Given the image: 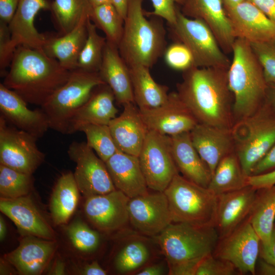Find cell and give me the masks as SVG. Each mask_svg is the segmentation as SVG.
Returning <instances> with one entry per match:
<instances>
[{
	"label": "cell",
	"instance_id": "cell-48",
	"mask_svg": "<svg viewBox=\"0 0 275 275\" xmlns=\"http://www.w3.org/2000/svg\"><path fill=\"white\" fill-rule=\"evenodd\" d=\"M274 170H275V145L256 165L251 175H259Z\"/></svg>",
	"mask_w": 275,
	"mask_h": 275
},
{
	"label": "cell",
	"instance_id": "cell-55",
	"mask_svg": "<svg viewBox=\"0 0 275 275\" xmlns=\"http://www.w3.org/2000/svg\"><path fill=\"white\" fill-rule=\"evenodd\" d=\"M111 4L117 10L118 12L125 19L128 9L129 0H111Z\"/></svg>",
	"mask_w": 275,
	"mask_h": 275
},
{
	"label": "cell",
	"instance_id": "cell-11",
	"mask_svg": "<svg viewBox=\"0 0 275 275\" xmlns=\"http://www.w3.org/2000/svg\"><path fill=\"white\" fill-rule=\"evenodd\" d=\"M37 140L0 116V164L32 175L45 159L44 153L37 146Z\"/></svg>",
	"mask_w": 275,
	"mask_h": 275
},
{
	"label": "cell",
	"instance_id": "cell-58",
	"mask_svg": "<svg viewBox=\"0 0 275 275\" xmlns=\"http://www.w3.org/2000/svg\"><path fill=\"white\" fill-rule=\"evenodd\" d=\"M7 228L5 221L2 216H0V240L3 241L6 237Z\"/></svg>",
	"mask_w": 275,
	"mask_h": 275
},
{
	"label": "cell",
	"instance_id": "cell-52",
	"mask_svg": "<svg viewBox=\"0 0 275 275\" xmlns=\"http://www.w3.org/2000/svg\"><path fill=\"white\" fill-rule=\"evenodd\" d=\"M259 8L275 23V0H248Z\"/></svg>",
	"mask_w": 275,
	"mask_h": 275
},
{
	"label": "cell",
	"instance_id": "cell-24",
	"mask_svg": "<svg viewBox=\"0 0 275 275\" xmlns=\"http://www.w3.org/2000/svg\"><path fill=\"white\" fill-rule=\"evenodd\" d=\"M189 134L194 146L211 175L221 159L234 151L232 128L198 123Z\"/></svg>",
	"mask_w": 275,
	"mask_h": 275
},
{
	"label": "cell",
	"instance_id": "cell-33",
	"mask_svg": "<svg viewBox=\"0 0 275 275\" xmlns=\"http://www.w3.org/2000/svg\"><path fill=\"white\" fill-rule=\"evenodd\" d=\"M248 219L260 239V246L267 247L275 219V184L257 189Z\"/></svg>",
	"mask_w": 275,
	"mask_h": 275
},
{
	"label": "cell",
	"instance_id": "cell-34",
	"mask_svg": "<svg viewBox=\"0 0 275 275\" xmlns=\"http://www.w3.org/2000/svg\"><path fill=\"white\" fill-rule=\"evenodd\" d=\"M79 192L73 173L67 172L59 177L53 189L49 203L54 224L60 225L67 223L76 208Z\"/></svg>",
	"mask_w": 275,
	"mask_h": 275
},
{
	"label": "cell",
	"instance_id": "cell-43",
	"mask_svg": "<svg viewBox=\"0 0 275 275\" xmlns=\"http://www.w3.org/2000/svg\"><path fill=\"white\" fill-rule=\"evenodd\" d=\"M163 55L166 64L174 70L183 72L196 67L190 51L180 42L174 41L167 46Z\"/></svg>",
	"mask_w": 275,
	"mask_h": 275
},
{
	"label": "cell",
	"instance_id": "cell-42",
	"mask_svg": "<svg viewBox=\"0 0 275 275\" xmlns=\"http://www.w3.org/2000/svg\"><path fill=\"white\" fill-rule=\"evenodd\" d=\"M250 44L262 67L267 86L275 85V39Z\"/></svg>",
	"mask_w": 275,
	"mask_h": 275
},
{
	"label": "cell",
	"instance_id": "cell-53",
	"mask_svg": "<svg viewBox=\"0 0 275 275\" xmlns=\"http://www.w3.org/2000/svg\"><path fill=\"white\" fill-rule=\"evenodd\" d=\"M81 274L85 275H105L107 271L104 269L97 261L87 264L82 269Z\"/></svg>",
	"mask_w": 275,
	"mask_h": 275
},
{
	"label": "cell",
	"instance_id": "cell-59",
	"mask_svg": "<svg viewBox=\"0 0 275 275\" xmlns=\"http://www.w3.org/2000/svg\"><path fill=\"white\" fill-rule=\"evenodd\" d=\"M89 1L93 8L102 5L111 4V0H89Z\"/></svg>",
	"mask_w": 275,
	"mask_h": 275
},
{
	"label": "cell",
	"instance_id": "cell-15",
	"mask_svg": "<svg viewBox=\"0 0 275 275\" xmlns=\"http://www.w3.org/2000/svg\"><path fill=\"white\" fill-rule=\"evenodd\" d=\"M128 210L132 229L150 237L158 235L173 222L164 192L148 191L130 198Z\"/></svg>",
	"mask_w": 275,
	"mask_h": 275
},
{
	"label": "cell",
	"instance_id": "cell-2",
	"mask_svg": "<svg viewBox=\"0 0 275 275\" xmlns=\"http://www.w3.org/2000/svg\"><path fill=\"white\" fill-rule=\"evenodd\" d=\"M3 84L28 103L40 107L68 79L71 71L42 50L18 46Z\"/></svg>",
	"mask_w": 275,
	"mask_h": 275
},
{
	"label": "cell",
	"instance_id": "cell-8",
	"mask_svg": "<svg viewBox=\"0 0 275 275\" xmlns=\"http://www.w3.org/2000/svg\"><path fill=\"white\" fill-rule=\"evenodd\" d=\"M104 84L98 72L79 68L71 70L67 81L41 106L49 128L68 134L74 114L89 99L94 88Z\"/></svg>",
	"mask_w": 275,
	"mask_h": 275
},
{
	"label": "cell",
	"instance_id": "cell-7",
	"mask_svg": "<svg viewBox=\"0 0 275 275\" xmlns=\"http://www.w3.org/2000/svg\"><path fill=\"white\" fill-rule=\"evenodd\" d=\"M173 222L215 227L217 196L179 173L163 191Z\"/></svg>",
	"mask_w": 275,
	"mask_h": 275
},
{
	"label": "cell",
	"instance_id": "cell-18",
	"mask_svg": "<svg viewBox=\"0 0 275 275\" xmlns=\"http://www.w3.org/2000/svg\"><path fill=\"white\" fill-rule=\"evenodd\" d=\"M235 38L250 43L275 39V23L248 0L232 6H224Z\"/></svg>",
	"mask_w": 275,
	"mask_h": 275
},
{
	"label": "cell",
	"instance_id": "cell-38",
	"mask_svg": "<svg viewBox=\"0 0 275 275\" xmlns=\"http://www.w3.org/2000/svg\"><path fill=\"white\" fill-rule=\"evenodd\" d=\"M90 18L97 28L104 33L107 41L118 47L124 20L113 5L106 4L94 8Z\"/></svg>",
	"mask_w": 275,
	"mask_h": 275
},
{
	"label": "cell",
	"instance_id": "cell-37",
	"mask_svg": "<svg viewBox=\"0 0 275 275\" xmlns=\"http://www.w3.org/2000/svg\"><path fill=\"white\" fill-rule=\"evenodd\" d=\"M87 37L78 60L77 68L98 72L101 66L106 39L100 36L90 17L87 22Z\"/></svg>",
	"mask_w": 275,
	"mask_h": 275
},
{
	"label": "cell",
	"instance_id": "cell-13",
	"mask_svg": "<svg viewBox=\"0 0 275 275\" xmlns=\"http://www.w3.org/2000/svg\"><path fill=\"white\" fill-rule=\"evenodd\" d=\"M260 239L247 218L228 235L219 238L213 255L231 263L239 274H256Z\"/></svg>",
	"mask_w": 275,
	"mask_h": 275
},
{
	"label": "cell",
	"instance_id": "cell-29",
	"mask_svg": "<svg viewBox=\"0 0 275 275\" xmlns=\"http://www.w3.org/2000/svg\"><path fill=\"white\" fill-rule=\"evenodd\" d=\"M105 162L116 189L130 199L148 193L138 156L118 151Z\"/></svg>",
	"mask_w": 275,
	"mask_h": 275
},
{
	"label": "cell",
	"instance_id": "cell-14",
	"mask_svg": "<svg viewBox=\"0 0 275 275\" xmlns=\"http://www.w3.org/2000/svg\"><path fill=\"white\" fill-rule=\"evenodd\" d=\"M86 199L85 214L98 231L107 234H116L127 228L130 198L121 191L115 189Z\"/></svg>",
	"mask_w": 275,
	"mask_h": 275
},
{
	"label": "cell",
	"instance_id": "cell-3",
	"mask_svg": "<svg viewBox=\"0 0 275 275\" xmlns=\"http://www.w3.org/2000/svg\"><path fill=\"white\" fill-rule=\"evenodd\" d=\"M166 260L170 275H195L199 263L212 254L219 236L214 227L172 222L153 237Z\"/></svg>",
	"mask_w": 275,
	"mask_h": 275
},
{
	"label": "cell",
	"instance_id": "cell-23",
	"mask_svg": "<svg viewBox=\"0 0 275 275\" xmlns=\"http://www.w3.org/2000/svg\"><path fill=\"white\" fill-rule=\"evenodd\" d=\"M257 189L247 185L217 196L215 228L219 238L234 231L248 216Z\"/></svg>",
	"mask_w": 275,
	"mask_h": 275
},
{
	"label": "cell",
	"instance_id": "cell-35",
	"mask_svg": "<svg viewBox=\"0 0 275 275\" xmlns=\"http://www.w3.org/2000/svg\"><path fill=\"white\" fill-rule=\"evenodd\" d=\"M233 151L223 158L217 165L208 188L215 195L238 190L247 185L248 178Z\"/></svg>",
	"mask_w": 275,
	"mask_h": 275
},
{
	"label": "cell",
	"instance_id": "cell-27",
	"mask_svg": "<svg viewBox=\"0 0 275 275\" xmlns=\"http://www.w3.org/2000/svg\"><path fill=\"white\" fill-rule=\"evenodd\" d=\"M115 95L106 84L94 88L86 102L78 109L70 121L68 134L79 131L87 125H108L118 113Z\"/></svg>",
	"mask_w": 275,
	"mask_h": 275
},
{
	"label": "cell",
	"instance_id": "cell-56",
	"mask_svg": "<svg viewBox=\"0 0 275 275\" xmlns=\"http://www.w3.org/2000/svg\"><path fill=\"white\" fill-rule=\"evenodd\" d=\"M264 102L275 112V85L267 86Z\"/></svg>",
	"mask_w": 275,
	"mask_h": 275
},
{
	"label": "cell",
	"instance_id": "cell-47",
	"mask_svg": "<svg viewBox=\"0 0 275 275\" xmlns=\"http://www.w3.org/2000/svg\"><path fill=\"white\" fill-rule=\"evenodd\" d=\"M248 184L256 189L269 187L275 184V170L248 178Z\"/></svg>",
	"mask_w": 275,
	"mask_h": 275
},
{
	"label": "cell",
	"instance_id": "cell-41",
	"mask_svg": "<svg viewBox=\"0 0 275 275\" xmlns=\"http://www.w3.org/2000/svg\"><path fill=\"white\" fill-rule=\"evenodd\" d=\"M67 234L74 247L84 253L94 252L101 243V237L98 232L79 219L75 221L69 226Z\"/></svg>",
	"mask_w": 275,
	"mask_h": 275
},
{
	"label": "cell",
	"instance_id": "cell-22",
	"mask_svg": "<svg viewBox=\"0 0 275 275\" xmlns=\"http://www.w3.org/2000/svg\"><path fill=\"white\" fill-rule=\"evenodd\" d=\"M57 246L55 240L25 236L19 246L4 258L22 274H39L49 263Z\"/></svg>",
	"mask_w": 275,
	"mask_h": 275
},
{
	"label": "cell",
	"instance_id": "cell-26",
	"mask_svg": "<svg viewBox=\"0 0 275 275\" xmlns=\"http://www.w3.org/2000/svg\"><path fill=\"white\" fill-rule=\"evenodd\" d=\"M49 0H20L16 12L8 24L15 48L23 46L42 50L46 35L39 33L34 24L35 18L42 10L49 11Z\"/></svg>",
	"mask_w": 275,
	"mask_h": 275
},
{
	"label": "cell",
	"instance_id": "cell-30",
	"mask_svg": "<svg viewBox=\"0 0 275 275\" xmlns=\"http://www.w3.org/2000/svg\"><path fill=\"white\" fill-rule=\"evenodd\" d=\"M170 136L172 153L179 173L187 180L208 187L211 173L194 146L189 132Z\"/></svg>",
	"mask_w": 275,
	"mask_h": 275
},
{
	"label": "cell",
	"instance_id": "cell-1",
	"mask_svg": "<svg viewBox=\"0 0 275 275\" xmlns=\"http://www.w3.org/2000/svg\"><path fill=\"white\" fill-rule=\"evenodd\" d=\"M228 68L193 67L182 72L176 92L199 123L231 129L233 96Z\"/></svg>",
	"mask_w": 275,
	"mask_h": 275
},
{
	"label": "cell",
	"instance_id": "cell-19",
	"mask_svg": "<svg viewBox=\"0 0 275 275\" xmlns=\"http://www.w3.org/2000/svg\"><path fill=\"white\" fill-rule=\"evenodd\" d=\"M181 7L184 15L207 25L226 54L232 53L236 38L223 0H184Z\"/></svg>",
	"mask_w": 275,
	"mask_h": 275
},
{
	"label": "cell",
	"instance_id": "cell-39",
	"mask_svg": "<svg viewBox=\"0 0 275 275\" xmlns=\"http://www.w3.org/2000/svg\"><path fill=\"white\" fill-rule=\"evenodd\" d=\"M32 175L0 164L1 198L14 199L28 195L33 185Z\"/></svg>",
	"mask_w": 275,
	"mask_h": 275
},
{
	"label": "cell",
	"instance_id": "cell-16",
	"mask_svg": "<svg viewBox=\"0 0 275 275\" xmlns=\"http://www.w3.org/2000/svg\"><path fill=\"white\" fill-rule=\"evenodd\" d=\"M139 110L149 130L164 135L190 132L199 123L176 92L169 93L167 101L158 107Z\"/></svg>",
	"mask_w": 275,
	"mask_h": 275
},
{
	"label": "cell",
	"instance_id": "cell-51",
	"mask_svg": "<svg viewBox=\"0 0 275 275\" xmlns=\"http://www.w3.org/2000/svg\"><path fill=\"white\" fill-rule=\"evenodd\" d=\"M259 256L265 261L275 265V223L271 231L269 243L266 248L260 246Z\"/></svg>",
	"mask_w": 275,
	"mask_h": 275
},
{
	"label": "cell",
	"instance_id": "cell-50",
	"mask_svg": "<svg viewBox=\"0 0 275 275\" xmlns=\"http://www.w3.org/2000/svg\"><path fill=\"white\" fill-rule=\"evenodd\" d=\"M169 268L166 260L154 261L144 267L136 273V275L169 274Z\"/></svg>",
	"mask_w": 275,
	"mask_h": 275
},
{
	"label": "cell",
	"instance_id": "cell-17",
	"mask_svg": "<svg viewBox=\"0 0 275 275\" xmlns=\"http://www.w3.org/2000/svg\"><path fill=\"white\" fill-rule=\"evenodd\" d=\"M118 245L113 259V267L120 274H135L145 266L155 261L158 253L156 242L152 238L127 228L117 233Z\"/></svg>",
	"mask_w": 275,
	"mask_h": 275
},
{
	"label": "cell",
	"instance_id": "cell-46",
	"mask_svg": "<svg viewBox=\"0 0 275 275\" xmlns=\"http://www.w3.org/2000/svg\"><path fill=\"white\" fill-rule=\"evenodd\" d=\"M184 0H151L153 8L146 15L166 20L168 24L174 23L176 20L177 5L181 6Z\"/></svg>",
	"mask_w": 275,
	"mask_h": 275
},
{
	"label": "cell",
	"instance_id": "cell-6",
	"mask_svg": "<svg viewBox=\"0 0 275 275\" xmlns=\"http://www.w3.org/2000/svg\"><path fill=\"white\" fill-rule=\"evenodd\" d=\"M234 151L247 176L275 145V112L265 102L232 128Z\"/></svg>",
	"mask_w": 275,
	"mask_h": 275
},
{
	"label": "cell",
	"instance_id": "cell-54",
	"mask_svg": "<svg viewBox=\"0 0 275 275\" xmlns=\"http://www.w3.org/2000/svg\"><path fill=\"white\" fill-rule=\"evenodd\" d=\"M258 273L261 275H275V265L261 258L259 262Z\"/></svg>",
	"mask_w": 275,
	"mask_h": 275
},
{
	"label": "cell",
	"instance_id": "cell-28",
	"mask_svg": "<svg viewBox=\"0 0 275 275\" xmlns=\"http://www.w3.org/2000/svg\"><path fill=\"white\" fill-rule=\"evenodd\" d=\"M98 73L112 89L118 104L123 106L129 103H135L129 67L117 46L106 42Z\"/></svg>",
	"mask_w": 275,
	"mask_h": 275
},
{
	"label": "cell",
	"instance_id": "cell-31",
	"mask_svg": "<svg viewBox=\"0 0 275 275\" xmlns=\"http://www.w3.org/2000/svg\"><path fill=\"white\" fill-rule=\"evenodd\" d=\"M84 18L71 31L62 35H46L42 50L49 57L58 60L66 69L77 68L79 54L87 37L88 19Z\"/></svg>",
	"mask_w": 275,
	"mask_h": 275
},
{
	"label": "cell",
	"instance_id": "cell-5",
	"mask_svg": "<svg viewBox=\"0 0 275 275\" xmlns=\"http://www.w3.org/2000/svg\"><path fill=\"white\" fill-rule=\"evenodd\" d=\"M144 0H129L118 49L128 65L151 68L167 47L166 32L160 18L148 19L143 9Z\"/></svg>",
	"mask_w": 275,
	"mask_h": 275
},
{
	"label": "cell",
	"instance_id": "cell-21",
	"mask_svg": "<svg viewBox=\"0 0 275 275\" xmlns=\"http://www.w3.org/2000/svg\"><path fill=\"white\" fill-rule=\"evenodd\" d=\"M0 210L23 235L55 240L54 231L29 195L14 199L1 198Z\"/></svg>",
	"mask_w": 275,
	"mask_h": 275
},
{
	"label": "cell",
	"instance_id": "cell-49",
	"mask_svg": "<svg viewBox=\"0 0 275 275\" xmlns=\"http://www.w3.org/2000/svg\"><path fill=\"white\" fill-rule=\"evenodd\" d=\"M20 0H0V21L9 24L17 9Z\"/></svg>",
	"mask_w": 275,
	"mask_h": 275
},
{
	"label": "cell",
	"instance_id": "cell-36",
	"mask_svg": "<svg viewBox=\"0 0 275 275\" xmlns=\"http://www.w3.org/2000/svg\"><path fill=\"white\" fill-rule=\"evenodd\" d=\"M93 8L89 0H53L49 11L58 36L67 34L85 18L90 17Z\"/></svg>",
	"mask_w": 275,
	"mask_h": 275
},
{
	"label": "cell",
	"instance_id": "cell-32",
	"mask_svg": "<svg viewBox=\"0 0 275 275\" xmlns=\"http://www.w3.org/2000/svg\"><path fill=\"white\" fill-rule=\"evenodd\" d=\"M135 104L139 109H150L165 103L169 97V88L156 82L150 68L141 64L129 66Z\"/></svg>",
	"mask_w": 275,
	"mask_h": 275
},
{
	"label": "cell",
	"instance_id": "cell-44",
	"mask_svg": "<svg viewBox=\"0 0 275 275\" xmlns=\"http://www.w3.org/2000/svg\"><path fill=\"white\" fill-rule=\"evenodd\" d=\"M239 274L230 262L214 256L213 254L204 258L198 264L195 275H234Z\"/></svg>",
	"mask_w": 275,
	"mask_h": 275
},
{
	"label": "cell",
	"instance_id": "cell-12",
	"mask_svg": "<svg viewBox=\"0 0 275 275\" xmlns=\"http://www.w3.org/2000/svg\"><path fill=\"white\" fill-rule=\"evenodd\" d=\"M67 153L76 164L74 177L79 191L86 198L116 189L105 162L86 142H72Z\"/></svg>",
	"mask_w": 275,
	"mask_h": 275
},
{
	"label": "cell",
	"instance_id": "cell-45",
	"mask_svg": "<svg viewBox=\"0 0 275 275\" xmlns=\"http://www.w3.org/2000/svg\"><path fill=\"white\" fill-rule=\"evenodd\" d=\"M16 48L13 45L8 24L0 21V73L5 76L6 69L10 67Z\"/></svg>",
	"mask_w": 275,
	"mask_h": 275
},
{
	"label": "cell",
	"instance_id": "cell-9",
	"mask_svg": "<svg viewBox=\"0 0 275 275\" xmlns=\"http://www.w3.org/2000/svg\"><path fill=\"white\" fill-rule=\"evenodd\" d=\"M168 25L174 41L183 43L190 51L196 67L229 68L230 60L202 20L185 16L177 8L175 22Z\"/></svg>",
	"mask_w": 275,
	"mask_h": 275
},
{
	"label": "cell",
	"instance_id": "cell-40",
	"mask_svg": "<svg viewBox=\"0 0 275 275\" xmlns=\"http://www.w3.org/2000/svg\"><path fill=\"white\" fill-rule=\"evenodd\" d=\"M79 131L85 134L87 145L104 162L119 151L113 140L108 125H87L81 127Z\"/></svg>",
	"mask_w": 275,
	"mask_h": 275
},
{
	"label": "cell",
	"instance_id": "cell-57",
	"mask_svg": "<svg viewBox=\"0 0 275 275\" xmlns=\"http://www.w3.org/2000/svg\"><path fill=\"white\" fill-rule=\"evenodd\" d=\"M51 274H63L65 273V267L64 263L59 260L57 261L52 269Z\"/></svg>",
	"mask_w": 275,
	"mask_h": 275
},
{
	"label": "cell",
	"instance_id": "cell-10",
	"mask_svg": "<svg viewBox=\"0 0 275 275\" xmlns=\"http://www.w3.org/2000/svg\"><path fill=\"white\" fill-rule=\"evenodd\" d=\"M138 157L147 186L152 191L163 192L179 173L169 135L148 130Z\"/></svg>",
	"mask_w": 275,
	"mask_h": 275
},
{
	"label": "cell",
	"instance_id": "cell-20",
	"mask_svg": "<svg viewBox=\"0 0 275 275\" xmlns=\"http://www.w3.org/2000/svg\"><path fill=\"white\" fill-rule=\"evenodd\" d=\"M19 95L0 84V111L7 122L34 136L42 138L49 128L47 118L40 108L32 110Z\"/></svg>",
	"mask_w": 275,
	"mask_h": 275
},
{
	"label": "cell",
	"instance_id": "cell-25",
	"mask_svg": "<svg viewBox=\"0 0 275 275\" xmlns=\"http://www.w3.org/2000/svg\"><path fill=\"white\" fill-rule=\"evenodd\" d=\"M135 104L123 105L121 114L108 125L118 150L138 157L149 130Z\"/></svg>",
	"mask_w": 275,
	"mask_h": 275
},
{
	"label": "cell",
	"instance_id": "cell-60",
	"mask_svg": "<svg viewBox=\"0 0 275 275\" xmlns=\"http://www.w3.org/2000/svg\"><path fill=\"white\" fill-rule=\"evenodd\" d=\"M243 0H223L224 6H232L236 5Z\"/></svg>",
	"mask_w": 275,
	"mask_h": 275
},
{
	"label": "cell",
	"instance_id": "cell-4",
	"mask_svg": "<svg viewBox=\"0 0 275 275\" xmlns=\"http://www.w3.org/2000/svg\"><path fill=\"white\" fill-rule=\"evenodd\" d=\"M232 52L228 81L233 96L235 123L253 114L263 104L267 85L250 42L236 38Z\"/></svg>",
	"mask_w": 275,
	"mask_h": 275
}]
</instances>
